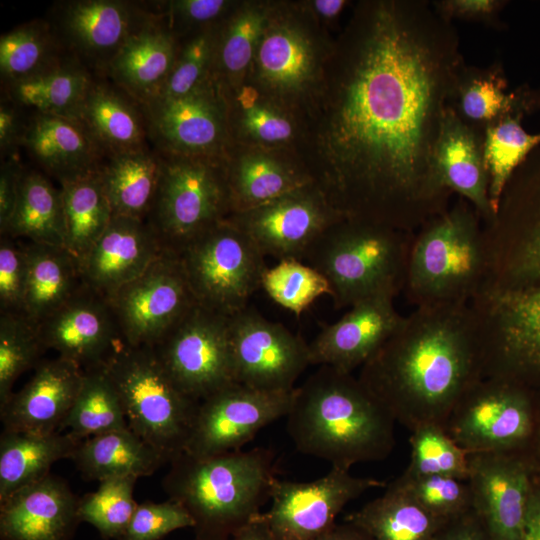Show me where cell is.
Returning <instances> with one entry per match:
<instances>
[{
  "label": "cell",
  "instance_id": "obj_51",
  "mask_svg": "<svg viewBox=\"0 0 540 540\" xmlns=\"http://www.w3.org/2000/svg\"><path fill=\"white\" fill-rule=\"evenodd\" d=\"M264 25V14L255 9L243 11L233 19L215 51L218 66L223 72L233 76L247 67Z\"/></svg>",
  "mask_w": 540,
  "mask_h": 540
},
{
  "label": "cell",
  "instance_id": "obj_31",
  "mask_svg": "<svg viewBox=\"0 0 540 540\" xmlns=\"http://www.w3.org/2000/svg\"><path fill=\"white\" fill-rule=\"evenodd\" d=\"M508 81L500 62L487 67L467 66L459 72L450 106L468 125L483 132L501 116L525 110L540 103V93L521 87L508 92Z\"/></svg>",
  "mask_w": 540,
  "mask_h": 540
},
{
  "label": "cell",
  "instance_id": "obj_33",
  "mask_svg": "<svg viewBox=\"0 0 540 540\" xmlns=\"http://www.w3.org/2000/svg\"><path fill=\"white\" fill-rule=\"evenodd\" d=\"M81 443L70 433L33 434L2 430L0 436V502L50 474L58 460L71 459Z\"/></svg>",
  "mask_w": 540,
  "mask_h": 540
},
{
  "label": "cell",
  "instance_id": "obj_60",
  "mask_svg": "<svg viewBox=\"0 0 540 540\" xmlns=\"http://www.w3.org/2000/svg\"><path fill=\"white\" fill-rule=\"evenodd\" d=\"M519 540H540V483L533 478V489Z\"/></svg>",
  "mask_w": 540,
  "mask_h": 540
},
{
  "label": "cell",
  "instance_id": "obj_7",
  "mask_svg": "<svg viewBox=\"0 0 540 540\" xmlns=\"http://www.w3.org/2000/svg\"><path fill=\"white\" fill-rule=\"evenodd\" d=\"M102 366L119 394L128 427L171 461L181 454L199 401L180 390L154 348L121 340Z\"/></svg>",
  "mask_w": 540,
  "mask_h": 540
},
{
  "label": "cell",
  "instance_id": "obj_59",
  "mask_svg": "<svg viewBox=\"0 0 540 540\" xmlns=\"http://www.w3.org/2000/svg\"><path fill=\"white\" fill-rule=\"evenodd\" d=\"M431 540H491L474 509L447 521Z\"/></svg>",
  "mask_w": 540,
  "mask_h": 540
},
{
  "label": "cell",
  "instance_id": "obj_54",
  "mask_svg": "<svg viewBox=\"0 0 540 540\" xmlns=\"http://www.w3.org/2000/svg\"><path fill=\"white\" fill-rule=\"evenodd\" d=\"M506 3L502 0H437L431 2L435 11L450 22L453 20L469 21L494 29L503 27L499 15Z\"/></svg>",
  "mask_w": 540,
  "mask_h": 540
},
{
  "label": "cell",
  "instance_id": "obj_9",
  "mask_svg": "<svg viewBox=\"0 0 540 540\" xmlns=\"http://www.w3.org/2000/svg\"><path fill=\"white\" fill-rule=\"evenodd\" d=\"M469 305L483 377L540 385V283L513 290L484 289Z\"/></svg>",
  "mask_w": 540,
  "mask_h": 540
},
{
  "label": "cell",
  "instance_id": "obj_55",
  "mask_svg": "<svg viewBox=\"0 0 540 540\" xmlns=\"http://www.w3.org/2000/svg\"><path fill=\"white\" fill-rule=\"evenodd\" d=\"M241 102L243 125L254 137L265 142H280L291 137L292 126L285 117L257 103Z\"/></svg>",
  "mask_w": 540,
  "mask_h": 540
},
{
  "label": "cell",
  "instance_id": "obj_44",
  "mask_svg": "<svg viewBox=\"0 0 540 540\" xmlns=\"http://www.w3.org/2000/svg\"><path fill=\"white\" fill-rule=\"evenodd\" d=\"M262 77L282 88L299 87L309 79L313 55L307 40L297 31L280 27L266 34L258 47Z\"/></svg>",
  "mask_w": 540,
  "mask_h": 540
},
{
  "label": "cell",
  "instance_id": "obj_17",
  "mask_svg": "<svg viewBox=\"0 0 540 540\" xmlns=\"http://www.w3.org/2000/svg\"><path fill=\"white\" fill-rule=\"evenodd\" d=\"M384 486L378 479L357 477L334 467L310 482L276 478L270 491L271 507L260 518L278 540H310L332 528L349 502Z\"/></svg>",
  "mask_w": 540,
  "mask_h": 540
},
{
  "label": "cell",
  "instance_id": "obj_2",
  "mask_svg": "<svg viewBox=\"0 0 540 540\" xmlns=\"http://www.w3.org/2000/svg\"><path fill=\"white\" fill-rule=\"evenodd\" d=\"M469 304L416 307L360 368L358 379L410 432L444 428L463 393L482 378Z\"/></svg>",
  "mask_w": 540,
  "mask_h": 540
},
{
  "label": "cell",
  "instance_id": "obj_38",
  "mask_svg": "<svg viewBox=\"0 0 540 540\" xmlns=\"http://www.w3.org/2000/svg\"><path fill=\"white\" fill-rule=\"evenodd\" d=\"M61 194L65 216V249L78 268L113 217L99 170L64 179Z\"/></svg>",
  "mask_w": 540,
  "mask_h": 540
},
{
  "label": "cell",
  "instance_id": "obj_22",
  "mask_svg": "<svg viewBox=\"0 0 540 540\" xmlns=\"http://www.w3.org/2000/svg\"><path fill=\"white\" fill-rule=\"evenodd\" d=\"M164 250L148 221L113 215L79 267L82 283L109 300L141 275Z\"/></svg>",
  "mask_w": 540,
  "mask_h": 540
},
{
  "label": "cell",
  "instance_id": "obj_13",
  "mask_svg": "<svg viewBox=\"0 0 540 540\" xmlns=\"http://www.w3.org/2000/svg\"><path fill=\"white\" fill-rule=\"evenodd\" d=\"M107 301L122 340L152 347L197 304L178 254L167 249Z\"/></svg>",
  "mask_w": 540,
  "mask_h": 540
},
{
  "label": "cell",
  "instance_id": "obj_29",
  "mask_svg": "<svg viewBox=\"0 0 540 540\" xmlns=\"http://www.w3.org/2000/svg\"><path fill=\"white\" fill-rule=\"evenodd\" d=\"M77 120L106 157L148 146V128L141 104L101 76H95L89 86Z\"/></svg>",
  "mask_w": 540,
  "mask_h": 540
},
{
  "label": "cell",
  "instance_id": "obj_4",
  "mask_svg": "<svg viewBox=\"0 0 540 540\" xmlns=\"http://www.w3.org/2000/svg\"><path fill=\"white\" fill-rule=\"evenodd\" d=\"M170 464L163 489L192 517L196 540H230L262 513L276 479L274 454L261 447L206 458L182 452Z\"/></svg>",
  "mask_w": 540,
  "mask_h": 540
},
{
  "label": "cell",
  "instance_id": "obj_24",
  "mask_svg": "<svg viewBox=\"0 0 540 540\" xmlns=\"http://www.w3.org/2000/svg\"><path fill=\"white\" fill-rule=\"evenodd\" d=\"M403 317L391 297L378 296L356 303L341 319L323 327L309 344L311 365L352 373L385 343Z\"/></svg>",
  "mask_w": 540,
  "mask_h": 540
},
{
  "label": "cell",
  "instance_id": "obj_10",
  "mask_svg": "<svg viewBox=\"0 0 540 540\" xmlns=\"http://www.w3.org/2000/svg\"><path fill=\"white\" fill-rule=\"evenodd\" d=\"M178 256L196 303L228 317L248 307L268 269L256 244L229 219L194 238Z\"/></svg>",
  "mask_w": 540,
  "mask_h": 540
},
{
  "label": "cell",
  "instance_id": "obj_57",
  "mask_svg": "<svg viewBox=\"0 0 540 540\" xmlns=\"http://www.w3.org/2000/svg\"><path fill=\"white\" fill-rule=\"evenodd\" d=\"M23 170L12 157L6 158L0 169V230L6 234L18 202Z\"/></svg>",
  "mask_w": 540,
  "mask_h": 540
},
{
  "label": "cell",
  "instance_id": "obj_42",
  "mask_svg": "<svg viewBox=\"0 0 540 540\" xmlns=\"http://www.w3.org/2000/svg\"><path fill=\"white\" fill-rule=\"evenodd\" d=\"M69 55L50 23L22 24L0 38V73L6 86L39 74Z\"/></svg>",
  "mask_w": 540,
  "mask_h": 540
},
{
  "label": "cell",
  "instance_id": "obj_45",
  "mask_svg": "<svg viewBox=\"0 0 540 540\" xmlns=\"http://www.w3.org/2000/svg\"><path fill=\"white\" fill-rule=\"evenodd\" d=\"M137 479L123 476L99 481L95 491L79 497L81 522L94 526L104 540H117L126 530L138 505L133 497Z\"/></svg>",
  "mask_w": 540,
  "mask_h": 540
},
{
  "label": "cell",
  "instance_id": "obj_21",
  "mask_svg": "<svg viewBox=\"0 0 540 540\" xmlns=\"http://www.w3.org/2000/svg\"><path fill=\"white\" fill-rule=\"evenodd\" d=\"M38 328L45 350L83 370L101 365L122 340L108 301L84 285Z\"/></svg>",
  "mask_w": 540,
  "mask_h": 540
},
{
  "label": "cell",
  "instance_id": "obj_8",
  "mask_svg": "<svg viewBox=\"0 0 540 540\" xmlns=\"http://www.w3.org/2000/svg\"><path fill=\"white\" fill-rule=\"evenodd\" d=\"M484 289L513 290L540 283V146L508 181L493 219L483 224Z\"/></svg>",
  "mask_w": 540,
  "mask_h": 540
},
{
  "label": "cell",
  "instance_id": "obj_18",
  "mask_svg": "<svg viewBox=\"0 0 540 540\" xmlns=\"http://www.w3.org/2000/svg\"><path fill=\"white\" fill-rule=\"evenodd\" d=\"M154 16L131 1L72 0L57 5L50 25L68 54L103 77L126 41Z\"/></svg>",
  "mask_w": 540,
  "mask_h": 540
},
{
  "label": "cell",
  "instance_id": "obj_36",
  "mask_svg": "<svg viewBox=\"0 0 540 540\" xmlns=\"http://www.w3.org/2000/svg\"><path fill=\"white\" fill-rule=\"evenodd\" d=\"M26 249L29 275L22 313L39 325L83 284L78 265L65 248L31 242Z\"/></svg>",
  "mask_w": 540,
  "mask_h": 540
},
{
  "label": "cell",
  "instance_id": "obj_56",
  "mask_svg": "<svg viewBox=\"0 0 540 540\" xmlns=\"http://www.w3.org/2000/svg\"><path fill=\"white\" fill-rule=\"evenodd\" d=\"M166 11L152 9L157 15L166 14L170 26L175 22L199 24L213 21L220 16L227 5L223 0H181L165 2Z\"/></svg>",
  "mask_w": 540,
  "mask_h": 540
},
{
  "label": "cell",
  "instance_id": "obj_16",
  "mask_svg": "<svg viewBox=\"0 0 540 540\" xmlns=\"http://www.w3.org/2000/svg\"><path fill=\"white\" fill-rule=\"evenodd\" d=\"M294 392L262 391L236 382L223 387L199 402L183 452L206 458L241 450L262 428L287 416Z\"/></svg>",
  "mask_w": 540,
  "mask_h": 540
},
{
  "label": "cell",
  "instance_id": "obj_61",
  "mask_svg": "<svg viewBox=\"0 0 540 540\" xmlns=\"http://www.w3.org/2000/svg\"><path fill=\"white\" fill-rule=\"evenodd\" d=\"M310 540H371L369 536L359 527L351 522L345 521L335 524L326 532Z\"/></svg>",
  "mask_w": 540,
  "mask_h": 540
},
{
  "label": "cell",
  "instance_id": "obj_53",
  "mask_svg": "<svg viewBox=\"0 0 540 540\" xmlns=\"http://www.w3.org/2000/svg\"><path fill=\"white\" fill-rule=\"evenodd\" d=\"M28 275L29 262L26 246L2 238L0 243L1 312H23Z\"/></svg>",
  "mask_w": 540,
  "mask_h": 540
},
{
  "label": "cell",
  "instance_id": "obj_32",
  "mask_svg": "<svg viewBox=\"0 0 540 540\" xmlns=\"http://www.w3.org/2000/svg\"><path fill=\"white\" fill-rule=\"evenodd\" d=\"M71 460L87 480L152 475L170 457L130 428L93 436L81 441Z\"/></svg>",
  "mask_w": 540,
  "mask_h": 540
},
{
  "label": "cell",
  "instance_id": "obj_23",
  "mask_svg": "<svg viewBox=\"0 0 540 540\" xmlns=\"http://www.w3.org/2000/svg\"><path fill=\"white\" fill-rule=\"evenodd\" d=\"M149 139L165 154L191 156L216 150L223 118L212 89L204 84L176 98H155L141 104Z\"/></svg>",
  "mask_w": 540,
  "mask_h": 540
},
{
  "label": "cell",
  "instance_id": "obj_1",
  "mask_svg": "<svg viewBox=\"0 0 540 540\" xmlns=\"http://www.w3.org/2000/svg\"><path fill=\"white\" fill-rule=\"evenodd\" d=\"M351 36L323 195L344 218L416 232L453 194L434 150L465 65L458 33L431 2L403 0L368 4Z\"/></svg>",
  "mask_w": 540,
  "mask_h": 540
},
{
  "label": "cell",
  "instance_id": "obj_47",
  "mask_svg": "<svg viewBox=\"0 0 540 540\" xmlns=\"http://www.w3.org/2000/svg\"><path fill=\"white\" fill-rule=\"evenodd\" d=\"M411 457L405 471L468 480V453L439 425L426 424L411 431Z\"/></svg>",
  "mask_w": 540,
  "mask_h": 540
},
{
  "label": "cell",
  "instance_id": "obj_46",
  "mask_svg": "<svg viewBox=\"0 0 540 540\" xmlns=\"http://www.w3.org/2000/svg\"><path fill=\"white\" fill-rule=\"evenodd\" d=\"M44 350L36 323L23 313H1L0 406L12 395L19 376L39 364L38 359Z\"/></svg>",
  "mask_w": 540,
  "mask_h": 540
},
{
  "label": "cell",
  "instance_id": "obj_5",
  "mask_svg": "<svg viewBox=\"0 0 540 540\" xmlns=\"http://www.w3.org/2000/svg\"><path fill=\"white\" fill-rule=\"evenodd\" d=\"M486 274L483 223L459 197L415 232L403 292L415 308L469 304Z\"/></svg>",
  "mask_w": 540,
  "mask_h": 540
},
{
  "label": "cell",
  "instance_id": "obj_40",
  "mask_svg": "<svg viewBox=\"0 0 540 540\" xmlns=\"http://www.w3.org/2000/svg\"><path fill=\"white\" fill-rule=\"evenodd\" d=\"M127 428L121 399L102 364L84 370L78 394L58 431L83 441Z\"/></svg>",
  "mask_w": 540,
  "mask_h": 540
},
{
  "label": "cell",
  "instance_id": "obj_6",
  "mask_svg": "<svg viewBox=\"0 0 540 540\" xmlns=\"http://www.w3.org/2000/svg\"><path fill=\"white\" fill-rule=\"evenodd\" d=\"M415 232L342 218L329 226L303 262L329 282L335 309L403 292Z\"/></svg>",
  "mask_w": 540,
  "mask_h": 540
},
{
  "label": "cell",
  "instance_id": "obj_43",
  "mask_svg": "<svg viewBox=\"0 0 540 540\" xmlns=\"http://www.w3.org/2000/svg\"><path fill=\"white\" fill-rule=\"evenodd\" d=\"M230 209L251 210L311 184L275 160L262 155L242 158L226 181Z\"/></svg>",
  "mask_w": 540,
  "mask_h": 540
},
{
  "label": "cell",
  "instance_id": "obj_37",
  "mask_svg": "<svg viewBox=\"0 0 540 540\" xmlns=\"http://www.w3.org/2000/svg\"><path fill=\"white\" fill-rule=\"evenodd\" d=\"M344 520L359 527L371 540H431L446 523L392 482L381 496L348 514Z\"/></svg>",
  "mask_w": 540,
  "mask_h": 540
},
{
  "label": "cell",
  "instance_id": "obj_41",
  "mask_svg": "<svg viewBox=\"0 0 540 540\" xmlns=\"http://www.w3.org/2000/svg\"><path fill=\"white\" fill-rule=\"evenodd\" d=\"M525 110L501 116L483 131V154L489 176V197L494 215L513 173L540 146V133H528L522 125Z\"/></svg>",
  "mask_w": 540,
  "mask_h": 540
},
{
  "label": "cell",
  "instance_id": "obj_25",
  "mask_svg": "<svg viewBox=\"0 0 540 540\" xmlns=\"http://www.w3.org/2000/svg\"><path fill=\"white\" fill-rule=\"evenodd\" d=\"M84 370L57 357L41 362L29 381L0 406L4 430L50 434L59 430L80 389Z\"/></svg>",
  "mask_w": 540,
  "mask_h": 540
},
{
  "label": "cell",
  "instance_id": "obj_52",
  "mask_svg": "<svg viewBox=\"0 0 540 540\" xmlns=\"http://www.w3.org/2000/svg\"><path fill=\"white\" fill-rule=\"evenodd\" d=\"M194 521L179 503L147 501L138 504L123 534L117 540H160L169 533L193 528Z\"/></svg>",
  "mask_w": 540,
  "mask_h": 540
},
{
  "label": "cell",
  "instance_id": "obj_63",
  "mask_svg": "<svg viewBox=\"0 0 540 540\" xmlns=\"http://www.w3.org/2000/svg\"><path fill=\"white\" fill-rule=\"evenodd\" d=\"M345 5L343 0H318L314 2L316 11L328 18L335 17Z\"/></svg>",
  "mask_w": 540,
  "mask_h": 540
},
{
  "label": "cell",
  "instance_id": "obj_12",
  "mask_svg": "<svg viewBox=\"0 0 540 540\" xmlns=\"http://www.w3.org/2000/svg\"><path fill=\"white\" fill-rule=\"evenodd\" d=\"M534 407L529 387L482 377L460 397L444 429L467 453L521 452L536 434Z\"/></svg>",
  "mask_w": 540,
  "mask_h": 540
},
{
  "label": "cell",
  "instance_id": "obj_15",
  "mask_svg": "<svg viewBox=\"0 0 540 540\" xmlns=\"http://www.w3.org/2000/svg\"><path fill=\"white\" fill-rule=\"evenodd\" d=\"M233 380L268 392H287L311 365L309 344L281 323L246 307L229 316Z\"/></svg>",
  "mask_w": 540,
  "mask_h": 540
},
{
  "label": "cell",
  "instance_id": "obj_35",
  "mask_svg": "<svg viewBox=\"0 0 540 540\" xmlns=\"http://www.w3.org/2000/svg\"><path fill=\"white\" fill-rule=\"evenodd\" d=\"M94 77L69 54L49 69L5 88L7 98L21 109L77 120Z\"/></svg>",
  "mask_w": 540,
  "mask_h": 540
},
{
  "label": "cell",
  "instance_id": "obj_3",
  "mask_svg": "<svg viewBox=\"0 0 540 540\" xmlns=\"http://www.w3.org/2000/svg\"><path fill=\"white\" fill-rule=\"evenodd\" d=\"M286 418L296 449L334 468L384 460L395 446L392 415L358 377L331 366L295 387Z\"/></svg>",
  "mask_w": 540,
  "mask_h": 540
},
{
  "label": "cell",
  "instance_id": "obj_26",
  "mask_svg": "<svg viewBox=\"0 0 540 540\" xmlns=\"http://www.w3.org/2000/svg\"><path fill=\"white\" fill-rule=\"evenodd\" d=\"M79 497L49 474L0 502L1 540H71L81 523Z\"/></svg>",
  "mask_w": 540,
  "mask_h": 540
},
{
  "label": "cell",
  "instance_id": "obj_14",
  "mask_svg": "<svg viewBox=\"0 0 540 540\" xmlns=\"http://www.w3.org/2000/svg\"><path fill=\"white\" fill-rule=\"evenodd\" d=\"M228 320L196 304L153 346L175 384L196 401L234 382Z\"/></svg>",
  "mask_w": 540,
  "mask_h": 540
},
{
  "label": "cell",
  "instance_id": "obj_27",
  "mask_svg": "<svg viewBox=\"0 0 540 540\" xmlns=\"http://www.w3.org/2000/svg\"><path fill=\"white\" fill-rule=\"evenodd\" d=\"M434 167L444 187L466 200L483 224L493 219L483 132L465 123L450 105L435 146Z\"/></svg>",
  "mask_w": 540,
  "mask_h": 540
},
{
  "label": "cell",
  "instance_id": "obj_39",
  "mask_svg": "<svg viewBox=\"0 0 540 540\" xmlns=\"http://www.w3.org/2000/svg\"><path fill=\"white\" fill-rule=\"evenodd\" d=\"M6 234L65 248L61 189L36 171H23L17 206Z\"/></svg>",
  "mask_w": 540,
  "mask_h": 540
},
{
  "label": "cell",
  "instance_id": "obj_20",
  "mask_svg": "<svg viewBox=\"0 0 540 540\" xmlns=\"http://www.w3.org/2000/svg\"><path fill=\"white\" fill-rule=\"evenodd\" d=\"M473 509L491 540H519L533 489L520 452L468 453Z\"/></svg>",
  "mask_w": 540,
  "mask_h": 540
},
{
  "label": "cell",
  "instance_id": "obj_11",
  "mask_svg": "<svg viewBox=\"0 0 540 540\" xmlns=\"http://www.w3.org/2000/svg\"><path fill=\"white\" fill-rule=\"evenodd\" d=\"M159 153L161 175L149 223L163 247L179 254L225 220L230 209L227 184L206 159Z\"/></svg>",
  "mask_w": 540,
  "mask_h": 540
},
{
  "label": "cell",
  "instance_id": "obj_34",
  "mask_svg": "<svg viewBox=\"0 0 540 540\" xmlns=\"http://www.w3.org/2000/svg\"><path fill=\"white\" fill-rule=\"evenodd\" d=\"M106 158L99 174L113 215L145 220L159 186L160 153L146 146Z\"/></svg>",
  "mask_w": 540,
  "mask_h": 540
},
{
  "label": "cell",
  "instance_id": "obj_19",
  "mask_svg": "<svg viewBox=\"0 0 540 540\" xmlns=\"http://www.w3.org/2000/svg\"><path fill=\"white\" fill-rule=\"evenodd\" d=\"M342 217L311 184L257 208L234 213L229 220L279 261H303L319 236Z\"/></svg>",
  "mask_w": 540,
  "mask_h": 540
},
{
  "label": "cell",
  "instance_id": "obj_49",
  "mask_svg": "<svg viewBox=\"0 0 540 540\" xmlns=\"http://www.w3.org/2000/svg\"><path fill=\"white\" fill-rule=\"evenodd\" d=\"M392 483L430 514L445 522L473 509L472 493L467 481L404 471Z\"/></svg>",
  "mask_w": 540,
  "mask_h": 540
},
{
  "label": "cell",
  "instance_id": "obj_58",
  "mask_svg": "<svg viewBox=\"0 0 540 540\" xmlns=\"http://www.w3.org/2000/svg\"><path fill=\"white\" fill-rule=\"evenodd\" d=\"M22 109L6 97L0 105V151L2 157L11 158L17 147L22 146L26 120Z\"/></svg>",
  "mask_w": 540,
  "mask_h": 540
},
{
  "label": "cell",
  "instance_id": "obj_28",
  "mask_svg": "<svg viewBox=\"0 0 540 540\" xmlns=\"http://www.w3.org/2000/svg\"><path fill=\"white\" fill-rule=\"evenodd\" d=\"M177 50L175 34L155 14L126 41L109 63L104 76L140 104L146 103L161 91L174 65Z\"/></svg>",
  "mask_w": 540,
  "mask_h": 540
},
{
  "label": "cell",
  "instance_id": "obj_48",
  "mask_svg": "<svg viewBox=\"0 0 540 540\" xmlns=\"http://www.w3.org/2000/svg\"><path fill=\"white\" fill-rule=\"evenodd\" d=\"M267 295L296 316L301 315L317 298L331 288L327 279L303 261L287 259L268 268L262 286Z\"/></svg>",
  "mask_w": 540,
  "mask_h": 540
},
{
  "label": "cell",
  "instance_id": "obj_62",
  "mask_svg": "<svg viewBox=\"0 0 540 540\" xmlns=\"http://www.w3.org/2000/svg\"><path fill=\"white\" fill-rule=\"evenodd\" d=\"M230 540H278L260 515L238 530Z\"/></svg>",
  "mask_w": 540,
  "mask_h": 540
},
{
  "label": "cell",
  "instance_id": "obj_50",
  "mask_svg": "<svg viewBox=\"0 0 540 540\" xmlns=\"http://www.w3.org/2000/svg\"><path fill=\"white\" fill-rule=\"evenodd\" d=\"M214 53V41L208 32H200L181 49L178 47L172 70L155 98L181 97L206 84Z\"/></svg>",
  "mask_w": 540,
  "mask_h": 540
},
{
  "label": "cell",
  "instance_id": "obj_30",
  "mask_svg": "<svg viewBox=\"0 0 540 540\" xmlns=\"http://www.w3.org/2000/svg\"><path fill=\"white\" fill-rule=\"evenodd\" d=\"M22 146L59 181L97 171L106 158L78 120L55 115L32 113Z\"/></svg>",
  "mask_w": 540,
  "mask_h": 540
}]
</instances>
